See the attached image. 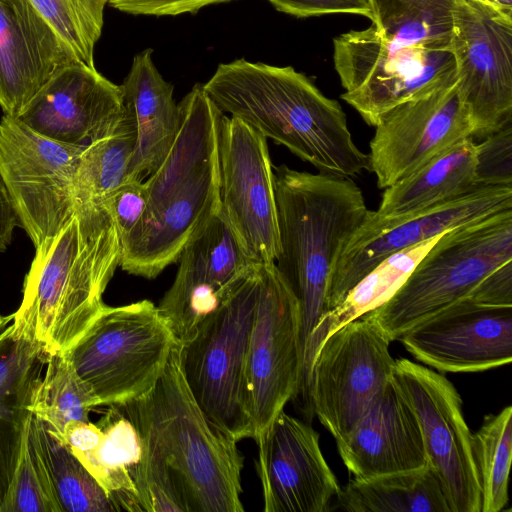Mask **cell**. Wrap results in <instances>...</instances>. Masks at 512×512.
<instances>
[{
  "mask_svg": "<svg viewBox=\"0 0 512 512\" xmlns=\"http://www.w3.org/2000/svg\"><path fill=\"white\" fill-rule=\"evenodd\" d=\"M259 296L258 265L180 344L186 383L206 417L237 442L254 438L246 381Z\"/></svg>",
  "mask_w": 512,
  "mask_h": 512,
  "instance_id": "8992f818",
  "label": "cell"
},
{
  "mask_svg": "<svg viewBox=\"0 0 512 512\" xmlns=\"http://www.w3.org/2000/svg\"><path fill=\"white\" fill-rule=\"evenodd\" d=\"M220 211L246 256L256 265L279 254L275 180L267 139L233 117L219 139Z\"/></svg>",
  "mask_w": 512,
  "mask_h": 512,
  "instance_id": "9a60e30c",
  "label": "cell"
},
{
  "mask_svg": "<svg viewBox=\"0 0 512 512\" xmlns=\"http://www.w3.org/2000/svg\"><path fill=\"white\" fill-rule=\"evenodd\" d=\"M8 334L44 356L66 353L105 307L121 243L101 202L81 203L52 239L38 246Z\"/></svg>",
  "mask_w": 512,
  "mask_h": 512,
  "instance_id": "6da1fadb",
  "label": "cell"
},
{
  "mask_svg": "<svg viewBox=\"0 0 512 512\" xmlns=\"http://www.w3.org/2000/svg\"><path fill=\"white\" fill-rule=\"evenodd\" d=\"M418 361L440 372H480L512 360V307L469 297L404 332L398 339Z\"/></svg>",
  "mask_w": 512,
  "mask_h": 512,
  "instance_id": "ac0fdd59",
  "label": "cell"
},
{
  "mask_svg": "<svg viewBox=\"0 0 512 512\" xmlns=\"http://www.w3.org/2000/svg\"><path fill=\"white\" fill-rule=\"evenodd\" d=\"M480 186L476 174V142L462 139L384 189L375 213L396 217L462 196Z\"/></svg>",
  "mask_w": 512,
  "mask_h": 512,
  "instance_id": "d4e9b609",
  "label": "cell"
},
{
  "mask_svg": "<svg viewBox=\"0 0 512 512\" xmlns=\"http://www.w3.org/2000/svg\"><path fill=\"white\" fill-rule=\"evenodd\" d=\"M178 260L175 279L157 307L182 344L257 265L246 256L220 213Z\"/></svg>",
  "mask_w": 512,
  "mask_h": 512,
  "instance_id": "e0dca14e",
  "label": "cell"
},
{
  "mask_svg": "<svg viewBox=\"0 0 512 512\" xmlns=\"http://www.w3.org/2000/svg\"><path fill=\"white\" fill-rule=\"evenodd\" d=\"M507 209H512V186L480 185L462 196L406 215L382 217L369 210L335 266L328 296L330 311L388 256Z\"/></svg>",
  "mask_w": 512,
  "mask_h": 512,
  "instance_id": "4fadbf2b",
  "label": "cell"
},
{
  "mask_svg": "<svg viewBox=\"0 0 512 512\" xmlns=\"http://www.w3.org/2000/svg\"><path fill=\"white\" fill-rule=\"evenodd\" d=\"M390 343L368 312L327 336L314 354L306 408L336 442L352 431L392 378Z\"/></svg>",
  "mask_w": 512,
  "mask_h": 512,
  "instance_id": "9c48e42d",
  "label": "cell"
},
{
  "mask_svg": "<svg viewBox=\"0 0 512 512\" xmlns=\"http://www.w3.org/2000/svg\"><path fill=\"white\" fill-rule=\"evenodd\" d=\"M451 51L472 139L512 122V16L475 0H455Z\"/></svg>",
  "mask_w": 512,
  "mask_h": 512,
  "instance_id": "5bb4252c",
  "label": "cell"
},
{
  "mask_svg": "<svg viewBox=\"0 0 512 512\" xmlns=\"http://www.w3.org/2000/svg\"><path fill=\"white\" fill-rule=\"evenodd\" d=\"M278 11L296 17H311L325 14H358L373 21L370 0H267Z\"/></svg>",
  "mask_w": 512,
  "mask_h": 512,
  "instance_id": "f35d334b",
  "label": "cell"
},
{
  "mask_svg": "<svg viewBox=\"0 0 512 512\" xmlns=\"http://www.w3.org/2000/svg\"><path fill=\"white\" fill-rule=\"evenodd\" d=\"M76 58L94 66L108 0H29Z\"/></svg>",
  "mask_w": 512,
  "mask_h": 512,
  "instance_id": "e575fe53",
  "label": "cell"
},
{
  "mask_svg": "<svg viewBox=\"0 0 512 512\" xmlns=\"http://www.w3.org/2000/svg\"><path fill=\"white\" fill-rule=\"evenodd\" d=\"M473 450L482 490L481 512H500L508 503L512 406L484 417L473 434Z\"/></svg>",
  "mask_w": 512,
  "mask_h": 512,
  "instance_id": "d6a6232c",
  "label": "cell"
},
{
  "mask_svg": "<svg viewBox=\"0 0 512 512\" xmlns=\"http://www.w3.org/2000/svg\"><path fill=\"white\" fill-rule=\"evenodd\" d=\"M332 510L348 512H451L441 480L424 467L353 478L340 492Z\"/></svg>",
  "mask_w": 512,
  "mask_h": 512,
  "instance_id": "484cf974",
  "label": "cell"
},
{
  "mask_svg": "<svg viewBox=\"0 0 512 512\" xmlns=\"http://www.w3.org/2000/svg\"><path fill=\"white\" fill-rule=\"evenodd\" d=\"M103 436L95 448L76 457L106 491L117 511L142 512L135 486L142 455L138 427L121 406L99 421Z\"/></svg>",
  "mask_w": 512,
  "mask_h": 512,
  "instance_id": "4316f807",
  "label": "cell"
},
{
  "mask_svg": "<svg viewBox=\"0 0 512 512\" xmlns=\"http://www.w3.org/2000/svg\"><path fill=\"white\" fill-rule=\"evenodd\" d=\"M124 114L121 85L75 61L60 68L16 118L42 136L86 146L112 133Z\"/></svg>",
  "mask_w": 512,
  "mask_h": 512,
  "instance_id": "ffe728a7",
  "label": "cell"
},
{
  "mask_svg": "<svg viewBox=\"0 0 512 512\" xmlns=\"http://www.w3.org/2000/svg\"><path fill=\"white\" fill-rule=\"evenodd\" d=\"M39 434L50 473L65 511H117L106 491L71 453L38 419Z\"/></svg>",
  "mask_w": 512,
  "mask_h": 512,
  "instance_id": "836d02e7",
  "label": "cell"
},
{
  "mask_svg": "<svg viewBox=\"0 0 512 512\" xmlns=\"http://www.w3.org/2000/svg\"><path fill=\"white\" fill-rule=\"evenodd\" d=\"M19 224L8 190L0 176V252L5 251L12 239L15 226Z\"/></svg>",
  "mask_w": 512,
  "mask_h": 512,
  "instance_id": "b9f144b4",
  "label": "cell"
},
{
  "mask_svg": "<svg viewBox=\"0 0 512 512\" xmlns=\"http://www.w3.org/2000/svg\"><path fill=\"white\" fill-rule=\"evenodd\" d=\"M177 342L158 307L145 299L105 305L66 354L100 405L124 406L153 391Z\"/></svg>",
  "mask_w": 512,
  "mask_h": 512,
  "instance_id": "52a82bcc",
  "label": "cell"
},
{
  "mask_svg": "<svg viewBox=\"0 0 512 512\" xmlns=\"http://www.w3.org/2000/svg\"><path fill=\"white\" fill-rule=\"evenodd\" d=\"M12 321V315L10 316H2L0 315V334L7 328L9 323Z\"/></svg>",
  "mask_w": 512,
  "mask_h": 512,
  "instance_id": "ee69618b",
  "label": "cell"
},
{
  "mask_svg": "<svg viewBox=\"0 0 512 512\" xmlns=\"http://www.w3.org/2000/svg\"><path fill=\"white\" fill-rule=\"evenodd\" d=\"M442 234L388 256L366 274L327 314L323 322L325 338L387 302Z\"/></svg>",
  "mask_w": 512,
  "mask_h": 512,
  "instance_id": "1f68e13d",
  "label": "cell"
},
{
  "mask_svg": "<svg viewBox=\"0 0 512 512\" xmlns=\"http://www.w3.org/2000/svg\"><path fill=\"white\" fill-rule=\"evenodd\" d=\"M274 180L279 237L274 263L299 304L306 384L314 354L325 339L323 322L330 311L335 266L369 209L350 177L281 165Z\"/></svg>",
  "mask_w": 512,
  "mask_h": 512,
  "instance_id": "7a4b0ae2",
  "label": "cell"
},
{
  "mask_svg": "<svg viewBox=\"0 0 512 512\" xmlns=\"http://www.w3.org/2000/svg\"><path fill=\"white\" fill-rule=\"evenodd\" d=\"M475 1L480 2V3H482V4H485V5H489V4L486 2V0H475ZM489 6H490V5H489ZM491 7H492V6H491Z\"/></svg>",
  "mask_w": 512,
  "mask_h": 512,
  "instance_id": "bcb514c9",
  "label": "cell"
},
{
  "mask_svg": "<svg viewBox=\"0 0 512 512\" xmlns=\"http://www.w3.org/2000/svg\"><path fill=\"white\" fill-rule=\"evenodd\" d=\"M496 2L504 13L512 16V0H496Z\"/></svg>",
  "mask_w": 512,
  "mask_h": 512,
  "instance_id": "7bdbcfd3",
  "label": "cell"
},
{
  "mask_svg": "<svg viewBox=\"0 0 512 512\" xmlns=\"http://www.w3.org/2000/svg\"><path fill=\"white\" fill-rule=\"evenodd\" d=\"M135 146L136 130L125 110L112 133L86 145L82 151L73 183L76 201L100 202L127 181Z\"/></svg>",
  "mask_w": 512,
  "mask_h": 512,
  "instance_id": "4dcf8cb0",
  "label": "cell"
},
{
  "mask_svg": "<svg viewBox=\"0 0 512 512\" xmlns=\"http://www.w3.org/2000/svg\"><path fill=\"white\" fill-rule=\"evenodd\" d=\"M370 141V171L385 189L456 142L472 138L473 125L457 83L402 102L379 116Z\"/></svg>",
  "mask_w": 512,
  "mask_h": 512,
  "instance_id": "2e32d148",
  "label": "cell"
},
{
  "mask_svg": "<svg viewBox=\"0 0 512 512\" xmlns=\"http://www.w3.org/2000/svg\"><path fill=\"white\" fill-rule=\"evenodd\" d=\"M486 2H487L490 6H492L493 8H495V9H497V10H499V11L503 12V11L498 7L496 0H486ZM503 13H504V12H503ZM505 14H506V13H505ZM507 15H508V14H507ZM510 16H511V15H510Z\"/></svg>",
  "mask_w": 512,
  "mask_h": 512,
  "instance_id": "f6af8a7d",
  "label": "cell"
},
{
  "mask_svg": "<svg viewBox=\"0 0 512 512\" xmlns=\"http://www.w3.org/2000/svg\"><path fill=\"white\" fill-rule=\"evenodd\" d=\"M372 24L400 46L451 50L455 0H370Z\"/></svg>",
  "mask_w": 512,
  "mask_h": 512,
  "instance_id": "f546056e",
  "label": "cell"
},
{
  "mask_svg": "<svg viewBox=\"0 0 512 512\" xmlns=\"http://www.w3.org/2000/svg\"><path fill=\"white\" fill-rule=\"evenodd\" d=\"M42 357L34 346L11 337L7 328L0 334V415L6 414L8 405L17 408L25 402Z\"/></svg>",
  "mask_w": 512,
  "mask_h": 512,
  "instance_id": "d590c367",
  "label": "cell"
},
{
  "mask_svg": "<svg viewBox=\"0 0 512 512\" xmlns=\"http://www.w3.org/2000/svg\"><path fill=\"white\" fill-rule=\"evenodd\" d=\"M79 61L29 0H0V106L17 117L62 67Z\"/></svg>",
  "mask_w": 512,
  "mask_h": 512,
  "instance_id": "7402d4cb",
  "label": "cell"
},
{
  "mask_svg": "<svg viewBox=\"0 0 512 512\" xmlns=\"http://www.w3.org/2000/svg\"><path fill=\"white\" fill-rule=\"evenodd\" d=\"M147 48L136 54L121 88L124 106L136 130V146L127 181L151 175L167 156L180 127V110Z\"/></svg>",
  "mask_w": 512,
  "mask_h": 512,
  "instance_id": "cb8c5ba5",
  "label": "cell"
},
{
  "mask_svg": "<svg viewBox=\"0 0 512 512\" xmlns=\"http://www.w3.org/2000/svg\"><path fill=\"white\" fill-rule=\"evenodd\" d=\"M219 154L170 194L120 239L119 266L129 274L157 277L220 211Z\"/></svg>",
  "mask_w": 512,
  "mask_h": 512,
  "instance_id": "44dd1931",
  "label": "cell"
},
{
  "mask_svg": "<svg viewBox=\"0 0 512 512\" xmlns=\"http://www.w3.org/2000/svg\"><path fill=\"white\" fill-rule=\"evenodd\" d=\"M84 148L42 136L16 117L0 120V176L35 248L56 236L80 204L73 183Z\"/></svg>",
  "mask_w": 512,
  "mask_h": 512,
  "instance_id": "30bf717a",
  "label": "cell"
},
{
  "mask_svg": "<svg viewBox=\"0 0 512 512\" xmlns=\"http://www.w3.org/2000/svg\"><path fill=\"white\" fill-rule=\"evenodd\" d=\"M512 261V209L444 232L382 306L371 312L390 339L465 299Z\"/></svg>",
  "mask_w": 512,
  "mask_h": 512,
  "instance_id": "5b68a950",
  "label": "cell"
},
{
  "mask_svg": "<svg viewBox=\"0 0 512 512\" xmlns=\"http://www.w3.org/2000/svg\"><path fill=\"white\" fill-rule=\"evenodd\" d=\"M15 440L14 412L10 417L0 415V512H2L12 478Z\"/></svg>",
  "mask_w": 512,
  "mask_h": 512,
  "instance_id": "60d3db41",
  "label": "cell"
},
{
  "mask_svg": "<svg viewBox=\"0 0 512 512\" xmlns=\"http://www.w3.org/2000/svg\"><path fill=\"white\" fill-rule=\"evenodd\" d=\"M336 445L356 479L428 465L418 420L392 378Z\"/></svg>",
  "mask_w": 512,
  "mask_h": 512,
  "instance_id": "603a6c76",
  "label": "cell"
},
{
  "mask_svg": "<svg viewBox=\"0 0 512 512\" xmlns=\"http://www.w3.org/2000/svg\"><path fill=\"white\" fill-rule=\"evenodd\" d=\"M334 65L341 98L370 126L392 107L458 82L451 50L404 47L383 38L372 24L337 36Z\"/></svg>",
  "mask_w": 512,
  "mask_h": 512,
  "instance_id": "ba28073f",
  "label": "cell"
},
{
  "mask_svg": "<svg viewBox=\"0 0 512 512\" xmlns=\"http://www.w3.org/2000/svg\"><path fill=\"white\" fill-rule=\"evenodd\" d=\"M476 143V174L479 185L512 186V122Z\"/></svg>",
  "mask_w": 512,
  "mask_h": 512,
  "instance_id": "8d00e7d4",
  "label": "cell"
},
{
  "mask_svg": "<svg viewBox=\"0 0 512 512\" xmlns=\"http://www.w3.org/2000/svg\"><path fill=\"white\" fill-rule=\"evenodd\" d=\"M259 296L246 363L250 412L257 443L302 383L298 301L275 263L258 265Z\"/></svg>",
  "mask_w": 512,
  "mask_h": 512,
  "instance_id": "8fae6325",
  "label": "cell"
},
{
  "mask_svg": "<svg viewBox=\"0 0 512 512\" xmlns=\"http://www.w3.org/2000/svg\"><path fill=\"white\" fill-rule=\"evenodd\" d=\"M155 442L187 512H242L244 456L195 401L183 375L177 342L153 391L121 406Z\"/></svg>",
  "mask_w": 512,
  "mask_h": 512,
  "instance_id": "277c9868",
  "label": "cell"
},
{
  "mask_svg": "<svg viewBox=\"0 0 512 512\" xmlns=\"http://www.w3.org/2000/svg\"><path fill=\"white\" fill-rule=\"evenodd\" d=\"M256 444L265 512L331 511L341 487L311 425L282 410Z\"/></svg>",
  "mask_w": 512,
  "mask_h": 512,
  "instance_id": "d6986e66",
  "label": "cell"
},
{
  "mask_svg": "<svg viewBox=\"0 0 512 512\" xmlns=\"http://www.w3.org/2000/svg\"><path fill=\"white\" fill-rule=\"evenodd\" d=\"M45 360L44 374L33 378L25 406L60 440L67 423L89 421L90 411L100 403L66 353Z\"/></svg>",
  "mask_w": 512,
  "mask_h": 512,
  "instance_id": "f1b7e54d",
  "label": "cell"
},
{
  "mask_svg": "<svg viewBox=\"0 0 512 512\" xmlns=\"http://www.w3.org/2000/svg\"><path fill=\"white\" fill-rule=\"evenodd\" d=\"M202 88L224 114L321 172L351 178L370 171L369 155L354 143L341 105L291 66L241 58L219 64Z\"/></svg>",
  "mask_w": 512,
  "mask_h": 512,
  "instance_id": "3957f363",
  "label": "cell"
},
{
  "mask_svg": "<svg viewBox=\"0 0 512 512\" xmlns=\"http://www.w3.org/2000/svg\"><path fill=\"white\" fill-rule=\"evenodd\" d=\"M392 379L418 420L428 464L441 480L451 512H481L473 433L457 389L441 373L406 358L395 360Z\"/></svg>",
  "mask_w": 512,
  "mask_h": 512,
  "instance_id": "7c38bea8",
  "label": "cell"
},
{
  "mask_svg": "<svg viewBox=\"0 0 512 512\" xmlns=\"http://www.w3.org/2000/svg\"><path fill=\"white\" fill-rule=\"evenodd\" d=\"M100 202L109 211L122 239L137 226L146 211L144 182L140 179L125 181Z\"/></svg>",
  "mask_w": 512,
  "mask_h": 512,
  "instance_id": "74e56055",
  "label": "cell"
},
{
  "mask_svg": "<svg viewBox=\"0 0 512 512\" xmlns=\"http://www.w3.org/2000/svg\"><path fill=\"white\" fill-rule=\"evenodd\" d=\"M232 0H108V4L132 15L176 16L195 13L201 8Z\"/></svg>",
  "mask_w": 512,
  "mask_h": 512,
  "instance_id": "ab89813d",
  "label": "cell"
},
{
  "mask_svg": "<svg viewBox=\"0 0 512 512\" xmlns=\"http://www.w3.org/2000/svg\"><path fill=\"white\" fill-rule=\"evenodd\" d=\"M25 402L14 411L13 472L2 512H64L40 438L38 419Z\"/></svg>",
  "mask_w": 512,
  "mask_h": 512,
  "instance_id": "83f0119b",
  "label": "cell"
}]
</instances>
